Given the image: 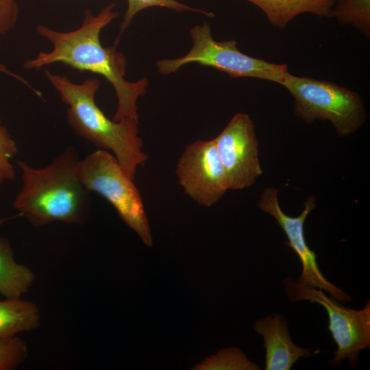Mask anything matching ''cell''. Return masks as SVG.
<instances>
[{
  "label": "cell",
  "mask_w": 370,
  "mask_h": 370,
  "mask_svg": "<svg viewBox=\"0 0 370 370\" xmlns=\"http://www.w3.org/2000/svg\"><path fill=\"white\" fill-rule=\"evenodd\" d=\"M112 2L97 14L86 9L81 25L73 30L60 32L44 24L36 27L39 36L52 45L49 51H40L23 63L26 70H38L62 63L82 72L88 71L103 77L114 88L117 108L113 120L131 119L138 121L137 100L147 92L148 79L136 82L125 79L127 60L116 46L104 47L100 40L103 28L119 15Z\"/></svg>",
  "instance_id": "obj_1"
},
{
  "label": "cell",
  "mask_w": 370,
  "mask_h": 370,
  "mask_svg": "<svg viewBox=\"0 0 370 370\" xmlns=\"http://www.w3.org/2000/svg\"><path fill=\"white\" fill-rule=\"evenodd\" d=\"M79 158L68 147L47 165L34 168L18 161L22 187L13 208L36 227L53 222L82 225L90 208L89 193L77 175Z\"/></svg>",
  "instance_id": "obj_2"
},
{
  "label": "cell",
  "mask_w": 370,
  "mask_h": 370,
  "mask_svg": "<svg viewBox=\"0 0 370 370\" xmlns=\"http://www.w3.org/2000/svg\"><path fill=\"white\" fill-rule=\"evenodd\" d=\"M45 75L67 105V121L75 133L99 149L111 151L127 173L134 178L137 168L147 159L138 136V121H115L106 116L95 101L100 82L92 77L77 84L66 75L45 70Z\"/></svg>",
  "instance_id": "obj_3"
},
{
  "label": "cell",
  "mask_w": 370,
  "mask_h": 370,
  "mask_svg": "<svg viewBox=\"0 0 370 370\" xmlns=\"http://www.w3.org/2000/svg\"><path fill=\"white\" fill-rule=\"evenodd\" d=\"M295 99V114L305 123L330 121L340 136L354 133L365 122L367 114L356 92L331 82L288 73L278 84Z\"/></svg>",
  "instance_id": "obj_4"
},
{
  "label": "cell",
  "mask_w": 370,
  "mask_h": 370,
  "mask_svg": "<svg viewBox=\"0 0 370 370\" xmlns=\"http://www.w3.org/2000/svg\"><path fill=\"white\" fill-rule=\"evenodd\" d=\"M77 170L84 188L105 198L125 223L151 247L153 238L139 190L116 157L98 149L80 159Z\"/></svg>",
  "instance_id": "obj_5"
},
{
  "label": "cell",
  "mask_w": 370,
  "mask_h": 370,
  "mask_svg": "<svg viewBox=\"0 0 370 370\" xmlns=\"http://www.w3.org/2000/svg\"><path fill=\"white\" fill-rule=\"evenodd\" d=\"M193 47L184 56L159 60L156 65L161 74L177 71L182 66L197 63L224 72L231 77H252L279 84L288 74V66L274 64L249 56L241 51L236 40H215L210 25L204 23L190 30Z\"/></svg>",
  "instance_id": "obj_6"
},
{
  "label": "cell",
  "mask_w": 370,
  "mask_h": 370,
  "mask_svg": "<svg viewBox=\"0 0 370 370\" xmlns=\"http://www.w3.org/2000/svg\"><path fill=\"white\" fill-rule=\"evenodd\" d=\"M284 284L291 301L315 302L325 310L328 329L337 345L329 365L334 367L347 358L349 366L355 367L359 352L370 346V302H367L362 309L355 310L343 306L321 289L301 284L292 278H286Z\"/></svg>",
  "instance_id": "obj_7"
},
{
  "label": "cell",
  "mask_w": 370,
  "mask_h": 370,
  "mask_svg": "<svg viewBox=\"0 0 370 370\" xmlns=\"http://www.w3.org/2000/svg\"><path fill=\"white\" fill-rule=\"evenodd\" d=\"M176 174L185 193L199 205L211 206L230 189L214 140L189 145L178 160Z\"/></svg>",
  "instance_id": "obj_8"
},
{
  "label": "cell",
  "mask_w": 370,
  "mask_h": 370,
  "mask_svg": "<svg viewBox=\"0 0 370 370\" xmlns=\"http://www.w3.org/2000/svg\"><path fill=\"white\" fill-rule=\"evenodd\" d=\"M278 190L273 187L265 188L259 200L258 206L271 214L284 232L288 241L285 243L296 254L302 264V271L297 282L328 292L331 297L340 303L352 300L350 295L328 281L321 272L314 251L308 247L304 235V222L311 210L316 206L312 197L308 198L304 208L297 217L285 214L278 203Z\"/></svg>",
  "instance_id": "obj_9"
},
{
  "label": "cell",
  "mask_w": 370,
  "mask_h": 370,
  "mask_svg": "<svg viewBox=\"0 0 370 370\" xmlns=\"http://www.w3.org/2000/svg\"><path fill=\"white\" fill-rule=\"evenodd\" d=\"M213 140L230 188L242 190L253 185L262 171L258 158V140L250 116L236 114Z\"/></svg>",
  "instance_id": "obj_10"
},
{
  "label": "cell",
  "mask_w": 370,
  "mask_h": 370,
  "mask_svg": "<svg viewBox=\"0 0 370 370\" xmlns=\"http://www.w3.org/2000/svg\"><path fill=\"white\" fill-rule=\"evenodd\" d=\"M254 328L264 340L267 370H288L301 357L311 356L310 349L293 343L286 319L280 314L273 313L256 320Z\"/></svg>",
  "instance_id": "obj_11"
},
{
  "label": "cell",
  "mask_w": 370,
  "mask_h": 370,
  "mask_svg": "<svg viewBox=\"0 0 370 370\" xmlns=\"http://www.w3.org/2000/svg\"><path fill=\"white\" fill-rule=\"evenodd\" d=\"M258 7L269 23L279 29L285 28L295 16L310 13L328 17L336 0H245Z\"/></svg>",
  "instance_id": "obj_12"
},
{
  "label": "cell",
  "mask_w": 370,
  "mask_h": 370,
  "mask_svg": "<svg viewBox=\"0 0 370 370\" xmlns=\"http://www.w3.org/2000/svg\"><path fill=\"white\" fill-rule=\"evenodd\" d=\"M35 279L29 267L16 262L8 239L0 236V294L5 298H21Z\"/></svg>",
  "instance_id": "obj_13"
},
{
  "label": "cell",
  "mask_w": 370,
  "mask_h": 370,
  "mask_svg": "<svg viewBox=\"0 0 370 370\" xmlns=\"http://www.w3.org/2000/svg\"><path fill=\"white\" fill-rule=\"evenodd\" d=\"M38 306L21 298L0 299V339L36 330L40 325Z\"/></svg>",
  "instance_id": "obj_14"
},
{
  "label": "cell",
  "mask_w": 370,
  "mask_h": 370,
  "mask_svg": "<svg viewBox=\"0 0 370 370\" xmlns=\"http://www.w3.org/2000/svg\"><path fill=\"white\" fill-rule=\"evenodd\" d=\"M328 17L349 25L370 37V0H336Z\"/></svg>",
  "instance_id": "obj_15"
},
{
  "label": "cell",
  "mask_w": 370,
  "mask_h": 370,
  "mask_svg": "<svg viewBox=\"0 0 370 370\" xmlns=\"http://www.w3.org/2000/svg\"><path fill=\"white\" fill-rule=\"evenodd\" d=\"M193 369H231V370H257L259 366L247 359L245 354L238 348L229 347L217 352Z\"/></svg>",
  "instance_id": "obj_16"
},
{
  "label": "cell",
  "mask_w": 370,
  "mask_h": 370,
  "mask_svg": "<svg viewBox=\"0 0 370 370\" xmlns=\"http://www.w3.org/2000/svg\"><path fill=\"white\" fill-rule=\"evenodd\" d=\"M162 7L176 11H193L203 14L207 16H213L212 12H209L206 10L194 8L186 4H184L177 0H127V8L125 11L123 20L120 26L119 34L115 41V45L118 44L120 37L125 31L126 28L130 25L134 16L140 11L150 7Z\"/></svg>",
  "instance_id": "obj_17"
},
{
  "label": "cell",
  "mask_w": 370,
  "mask_h": 370,
  "mask_svg": "<svg viewBox=\"0 0 370 370\" xmlns=\"http://www.w3.org/2000/svg\"><path fill=\"white\" fill-rule=\"evenodd\" d=\"M28 355L27 345L21 338L0 339V370L16 369Z\"/></svg>",
  "instance_id": "obj_18"
},
{
  "label": "cell",
  "mask_w": 370,
  "mask_h": 370,
  "mask_svg": "<svg viewBox=\"0 0 370 370\" xmlns=\"http://www.w3.org/2000/svg\"><path fill=\"white\" fill-rule=\"evenodd\" d=\"M17 145L0 119V190L5 182L12 181L16 176L12 163L17 153Z\"/></svg>",
  "instance_id": "obj_19"
},
{
  "label": "cell",
  "mask_w": 370,
  "mask_h": 370,
  "mask_svg": "<svg viewBox=\"0 0 370 370\" xmlns=\"http://www.w3.org/2000/svg\"><path fill=\"white\" fill-rule=\"evenodd\" d=\"M18 16L17 0H0V38L16 27Z\"/></svg>",
  "instance_id": "obj_20"
},
{
  "label": "cell",
  "mask_w": 370,
  "mask_h": 370,
  "mask_svg": "<svg viewBox=\"0 0 370 370\" xmlns=\"http://www.w3.org/2000/svg\"><path fill=\"white\" fill-rule=\"evenodd\" d=\"M0 73L5 74L9 77H11L15 79L16 80L18 81L19 82L22 83L23 84L25 85L38 96L41 95V93L37 90H36L31 84H29V83L25 79L20 76L19 75L12 72L8 69V67L5 65H4L1 62H0Z\"/></svg>",
  "instance_id": "obj_21"
},
{
  "label": "cell",
  "mask_w": 370,
  "mask_h": 370,
  "mask_svg": "<svg viewBox=\"0 0 370 370\" xmlns=\"http://www.w3.org/2000/svg\"><path fill=\"white\" fill-rule=\"evenodd\" d=\"M19 217H22V216L21 214L18 213L17 214H15L13 216L0 218V227L2 226L6 222L9 221L10 220H12L13 219H15Z\"/></svg>",
  "instance_id": "obj_22"
}]
</instances>
